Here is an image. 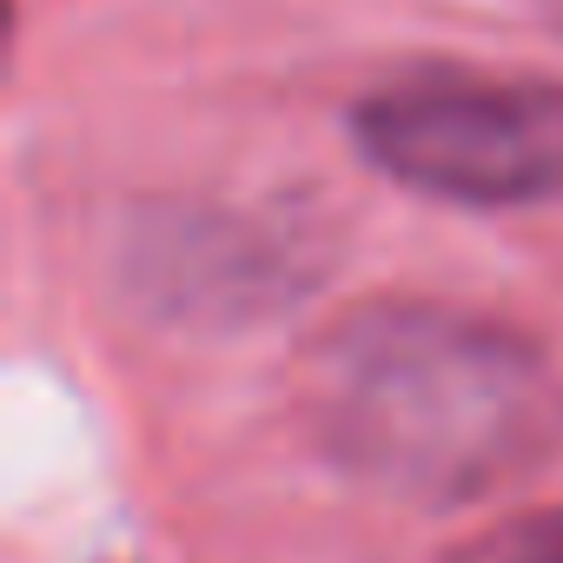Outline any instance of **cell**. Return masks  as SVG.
I'll use <instances>...</instances> for the list:
<instances>
[{"mask_svg":"<svg viewBox=\"0 0 563 563\" xmlns=\"http://www.w3.org/2000/svg\"><path fill=\"white\" fill-rule=\"evenodd\" d=\"M299 418L358 484L471 504L563 451V372L484 312L372 299L306 345Z\"/></svg>","mask_w":563,"mask_h":563,"instance_id":"6da1fadb","label":"cell"},{"mask_svg":"<svg viewBox=\"0 0 563 563\" xmlns=\"http://www.w3.org/2000/svg\"><path fill=\"white\" fill-rule=\"evenodd\" d=\"M444 563H563V504L517 510V517L451 543Z\"/></svg>","mask_w":563,"mask_h":563,"instance_id":"3957f363","label":"cell"},{"mask_svg":"<svg viewBox=\"0 0 563 563\" xmlns=\"http://www.w3.org/2000/svg\"><path fill=\"white\" fill-rule=\"evenodd\" d=\"M358 153L451 206H537L563 192V80L411 74L358 100Z\"/></svg>","mask_w":563,"mask_h":563,"instance_id":"7a4b0ae2","label":"cell"}]
</instances>
